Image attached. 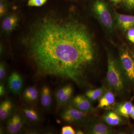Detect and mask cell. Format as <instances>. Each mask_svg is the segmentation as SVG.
Masks as SVG:
<instances>
[{
  "label": "cell",
  "instance_id": "obj_28",
  "mask_svg": "<svg viewBox=\"0 0 134 134\" xmlns=\"http://www.w3.org/2000/svg\"><path fill=\"white\" fill-rule=\"evenodd\" d=\"M6 75V69L5 65L2 63L0 65V79L1 80L3 79Z\"/></svg>",
  "mask_w": 134,
  "mask_h": 134
},
{
  "label": "cell",
  "instance_id": "obj_14",
  "mask_svg": "<svg viewBox=\"0 0 134 134\" xmlns=\"http://www.w3.org/2000/svg\"><path fill=\"white\" fill-rule=\"evenodd\" d=\"M105 91L104 86H102L97 88L88 90L86 92L85 95L91 101H96L101 97Z\"/></svg>",
  "mask_w": 134,
  "mask_h": 134
},
{
  "label": "cell",
  "instance_id": "obj_2",
  "mask_svg": "<svg viewBox=\"0 0 134 134\" xmlns=\"http://www.w3.org/2000/svg\"><path fill=\"white\" fill-rule=\"evenodd\" d=\"M125 76L120 63L112 55L108 54L106 80L111 90L117 93L122 92L125 88Z\"/></svg>",
  "mask_w": 134,
  "mask_h": 134
},
{
  "label": "cell",
  "instance_id": "obj_20",
  "mask_svg": "<svg viewBox=\"0 0 134 134\" xmlns=\"http://www.w3.org/2000/svg\"><path fill=\"white\" fill-rule=\"evenodd\" d=\"M12 119L14 121L16 131V133H17L23 127V122L21 117H20V115H15L12 117Z\"/></svg>",
  "mask_w": 134,
  "mask_h": 134
},
{
  "label": "cell",
  "instance_id": "obj_15",
  "mask_svg": "<svg viewBox=\"0 0 134 134\" xmlns=\"http://www.w3.org/2000/svg\"><path fill=\"white\" fill-rule=\"evenodd\" d=\"M12 108V103L10 100H6L3 101L0 105V118L1 119H6L9 115Z\"/></svg>",
  "mask_w": 134,
  "mask_h": 134
},
{
  "label": "cell",
  "instance_id": "obj_7",
  "mask_svg": "<svg viewBox=\"0 0 134 134\" xmlns=\"http://www.w3.org/2000/svg\"><path fill=\"white\" fill-rule=\"evenodd\" d=\"M114 17L117 24L123 31L134 28V16L122 14L117 12L113 9Z\"/></svg>",
  "mask_w": 134,
  "mask_h": 134
},
{
  "label": "cell",
  "instance_id": "obj_8",
  "mask_svg": "<svg viewBox=\"0 0 134 134\" xmlns=\"http://www.w3.org/2000/svg\"><path fill=\"white\" fill-rule=\"evenodd\" d=\"M86 96L79 95L76 96L72 100L74 107L84 112L91 113L94 111V108Z\"/></svg>",
  "mask_w": 134,
  "mask_h": 134
},
{
  "label": "cell",
  "instance_id": "obj_32",
  "mask_svg": "<svg viewBox=\"0 0 134 134\" xmlns=\"http://www.w3.org/2000/svg\"><path fill=\"white\" fill-rule=\"evenodd\" d=\"M76 133L78 134H83V132H82V131L80 130H77V131L76 132Z\"/></svg>",
  "mask_w": 134,
  "mask_h": 134
},
{
  "label": "cell",
  "instance_id": "obj_9",
  "mask_svg": "<svg viewBox=\"0 0 134 134\" xmlns=\"http://www.w3.org/2000/svg\"><path fill=\"white\" fill-rule=\"evenodd\" d=\"M23 79L21 76L16 72H14L8 78V85L10 91L15 94L19 93L23 87Z\"/></svg>",
  "mask_w": 134,
  "mask_h": 134
},
{
  "label": "cell",
  "instance_id": "obj_6",
  "mask_svg": "<svg viewBox=\"0 0 134 134\" xmlns=\"http://www.w3.org/2000/svg\"><path fill=\"white\" fill-rule=\"evenodd\" d=\"M109 126L104 122L98 120H92L87 126V132L91 134H113L114 131Z\"/></svg>",
  "mask_w": 134,
  "mask_h": 134
},
{
  "label": "cell",
  "instance_id": "obj_34",
  "mask_svg": "<svg viewBox=\"0 0 134 134\" xmlns=\"http://www.w3.org/2000/svg\"><path fill=\"white\" fill-rule=\"evenodd\" d=\"M131 53H132V55H133V56L134 58V51H133V52H131Z\"/></svg>",
  "mask_w": 134,
  "mask_h": 134
},
{
  "label": "cell",
  "instance_id": "obj_3",
  "mask_svg": "<svg viewBox=\"0 0 134 134\" xmlns=\"http://www.w3.org/2000/svg\"><path fill=\"white\" fill-rule=\"evenodd\" d=\"M92 10L95 16L105 28L110 32L114 30L113 19L108 4L104 0H95Z\"/></svg>",
  "mask_w": 134,
  "mask_h": 134
},
{
  "label": "cell",
  "instance_id": "obj_17",
  "mask_svg": "<svg viewBox=\"0 0 134 134\" xmlns=\"http://www.w3.org/2000/svg\"><path fill=\"white\" fill-rule=\"evenodd\" d=\"M37 90L33 86L29 87L25 91L24 93V97L27 101L32 102L36 100L37 98Z\"/></svg>",
  "mask_w": 134,
  "mask_h": 134
},
{
  "label": "cell",
  "instance_id": "obj_21",
  "mask_svg": "<svg viewBox=\"0 0 134 134\" xmlns=\"http://www.w3.org/2000/svg\"><path fill=\"white\" fill-rule=\"evenodd\" d=\"M70 86H71L70 85H66V86H63L62 88L59 89L57 91L56 93H55V98H56V100H57L58 103L63 96L68 91Z\"/></svg>",
  "mask_w": 134,
  "mask_h": 134
},
{
  "label": "cell",
  "instance_id": "obj_33",
  "mask_svg": "<svg viewBox=\"0 0 134 134\" xmlns=\"http://www.w3.org/2000/svg\"><path fill=\"white\" fill-rule=\"evenodd\" d=\"M130 133L134 134V127L132 128V129L130 130Z\"/></svg>",
  "mask_w": 134,
  "mask_h": 134
},
{
  "label": "cell",
  "instance_id": "obj_27",
  "mask_svg": "<svg viewBox=\"0 0 134 134\" xmlns=\"http://www.w3.org/2000/svg\"><path fill=\"white\" fill-rule=\"evenodd\" d=\"M62 134H74L76 133L74 130L70 126H65L63 127L62 129Z\"/></svg>",
  "mask_w": 134,
  "mask_h": 134
},
{
  "label": "cell",
  "instance_id": "obj_12",
  "mask_svg": "<svg viewBox=\"0 0 134 134\" xmlns=\"http://www.w3.org/2000/svg\"><path fill=\"white\" fill-rule=\"evenodd\" d=\"M133 105L130 101H125L115 103L114 107V111L125 118H129Z\"/></svg>",
  "mask_w": 134,
  "mask_h": 134
},
{
  "label": "cell",
  "instance_id": "obj_10",
  "mask_svg": "<svg viewBox=\"0 0 134 134\" xmlns=\"http://www.w3.org/2000/svg\"><path fill=\"white\" fill-rule=\"evenodd\" d=\"M124 117L114 111H108L103 117V121L110 126H116L125 123Z\"/></svg>",
  "mask_w": 134,
  "mask_h": 134
},
{
  "label": "cell",
  "instance_id": "obj_24",
  "mask_svg": "<svg viewBox=\"0 0 134 134\" xmlns=\"http://www.w3.org/2000/svg\"><path fill=\"white\" fill-rule=\"evenodd\" d=\"M7 10V4L4 0L0 1V16H3L6 14Z\"/></svg>",
  "mask_w": 134,
  "mask_h": 134
},
{
  "label": "cell",
  "instance_id": "obj_4",
  "mask_svg": "<svg viewBox=\"0 0 134 134\" xmlns=\"http://www.w3.org/2000/svg\"><path fill=\"white\" fill-rule=\"evenodd\" d=\"M120 65L125 76L134 82V58L132 53L126 47L120 51Z\"/></svg>",
  "mask_w": 134,
  "mask_h": 134
},
{
  "label": "cell",
  "instance_id": "obj_16",
  "mask_svg": "<svg viewBox=\"0 0 134 134\" xmlns=\"http://www.w3.org/2000/svg\"><path fill=\"white\" fill-rule=\"evenodd\" d=\"M52 96L50 89L47 86L43 87L41 91V101L44 107H48L52 103Z\"/></svg>",
  "mask_w": 134,
  "mask_h": 134
},
{
  "label": "cell",
  "instance_id": "obj_1",
  "mask_svg": "<svg viewBox=\"0 0 134 134\" xmlns=\"http://www.w3.org/2000/svg\"><path fill=\"white\" fill-rule=\"evenodd\" d=\"M27 43L32 59L43 74L78 85L86 82L96 52L91 34L81 22L47 16L34 26Z\"/></svg>",
  "mask_w": 134,
  "mask_h": 134
},
{
  "label": "cell",
  "instance_id": "obj_19",
  "mask_svg": "<svg viewBox=\"0 0 134 134\" xmlns=\"http://www.w3.org/2000/svg\"><path fill=\"white\" fill-rule=\"evenodd\" d=\"M24 112L26 117L32 121H37L38 119V116L36 111L31 109H25Z\"/></svg>",
  "mask_w": 134,
  "mask_h": 134
},
{
  "label": "cell",
  "instance_id": "obj_30",
  "mask_svg": "<svg viewBox=\"0 0 134 134\" xmlns=\"http://www.w3.org/2000/svg\"><path fill=\"white\" fill-rule=\"evenodd\" d=\"M110 1L113 3L114 5H117L121 2L122 0H110Z\"/></svg>",
  "mask_w": 134,
  "mask_h": 134
},
{
  "label": "cell",
  "instance_id": "obj_26",
  "mask_svg": "<svg viewBox=\"0 0 134 134\" xmlns=\"http://www.w3.org/2000/svg\"><path fill=\"white\" fill-rule=\"evenodd\" d=\"M7 129L8 131L11 134L16 133L14 121L12 118L9 121L8 123Z\"/></svg>",
  "mask_w": 134,
  "mask_h": 134
},
{
  "label": "cell",
  "instance_id": "obj_5",
  "mask_svg": "<svg viewBox=\"0 0 134 134\" xmlns=\"http://www.w3.org/2000/svg\"><path fill=\"white\" fill-rule=\"evenodd\" d=\"M87 113L84 112L75 107H70L61 114L62 118L70 123L81 122L86 119Z\"/></svg>",
  "mask_w": 134,
  "mask_h": 134
},
{
  "label": "cell",
  "instance_id": "obj_11",
  "mask_svg": "<svg viewBox=\"0 0 134 134\" xmlns=\"http://www.w3.org/2000/svg\"><path fill=\"white\" fill-rule=\"evenodd\" d=\"M99 99L98 107L99 108L113 109L115 104V96L111 91H105Z\"/></svg>",
  "mask_w": 134,
  "mask_h": 134
},
{
  "label": "cell",
  "instance_id": "obj_13",
  "mask_svg": "<svg viewBox=\"0 0 134 134\" xmlns=\"http://www.w3.org/2000/svg\"><path fill=\"white\" fill-rule=\"evenodd\" d=\"M19 18L16 14H12L5 17L2 23V28L5 32L14 30L18 24Z\"/></svg>",
  "mask_w": 134,
  "mask_h": 134
},
{
  "label": "cell",
  "instance_id": "obj_25",
  "mask_svg": "<svg viewBox=\"0 0 134 134\" xmlns=\"http://www.w3.org/2000/svg\"><path fill=\"white\" fill-rule=\"evenodd\" d=\"M126 37L128 40L134 44V28L129 29L126 31Z\"/></svg>",
  "mask_w": 134,
  "mask_h": 134
},
{
  "label": "cell",
  "instance_id": "obj_18",
  "mask_svg": "<svg viewBox=\"0 0 134 134\" xmlns=\"http://www.w3.org/2000/svg\"><path fill=\"white\" fill-rule=\"evenodd\" d=\"M73 90L72 86H70L66 93L61 98L58 102V104L60 105H64L66 104L69 101L70 99L72 97L73 93Z\"/></svg>",
  "mask_w": 134,
  "mask_h": 134
},
{
  "label": "cell",
  "instance_id": "obj_29",
  "mask_svg": "<svg viewBox=\"0 0 134 134\" xmlns=\"http://www.w3.org/2000/svg\"><path fill=\"white\" fill-rule=\"evenodd\" d=\"M5 92V87L3 84H1V85H0V95H1V96L4 95Z\"/></svg>",
  "mask_w": 134,
  "mask_h": 134
},
{
  "label": "cell",
  "instance_id": "obj_22",
  "mask_svg": "<svg viewBox=\"0 0 134 134\" xmlns=\"http://www.w3.org/2000/svg\"><path fill=\"white\" fill-rule=\"evenodd\" d=\"M48 0H29L28 6L32 7H40L43 6Z\"/></svg>",
  "mask_w": 134,
  "mask_h": 134
},
{
  "label": "cell",
  "instance_id": "obj_23",
  "mask_svg": "<svg viewBox=\"0 0 134 134\" xmlns=\"http://www.w3.org/2000/svg\"><path fill=\"white\" fill-rule=\"evenodd\" d=\"M121 3L126 9L129 10H134V0H122Z\"/></svg>",
  "mask_w": 134,
  "mask_h": 134
},
{
  "label": "cell",
  "instance_id": "obj_31",
  "mask_svg": "<svg viewBox=\"0 0 134 134\" xmlns=\"http://www.w3.org/2000/svg\"><path fill=\"white\" fill-rule=\"evenodd\" d=\"M130 117H131L133 120H134V106H133L132 112H131V114H130Z\"/></svg>",
  "mask_w": 134,
  "mask_h": 134
}]
</instances>
